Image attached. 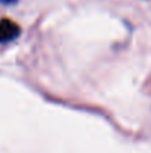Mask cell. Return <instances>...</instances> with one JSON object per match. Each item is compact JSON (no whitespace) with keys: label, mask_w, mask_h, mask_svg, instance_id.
<instances>
[{"label":"cell","mask_w":151,"mask_h":153,"mask_svg":"<svg viewBox=\"0 0 151 153\" xmlns=\"http://www.w3.org/2000/svg\"><path fill=\"white\" fill-rule=\"evenodd\" d=\"M21 34V28L12 19L3 18L0 21V43H7L15 40Z\"/></svg>","instance_id":"1"},{"label":"cell","mask_w":151,"mask_h":153,"mask_svg":"<svg viewBox=\"0 0 151 153\" xmlns=\"http://www.w3.org/2000/svg\"><path fill=\"white\" fill-rule=\"evenodd\" d=\"M1 3H6V4H9V3H15L16 0H0Z\"/></svg>","instance_id":"2"}]
</instances>
